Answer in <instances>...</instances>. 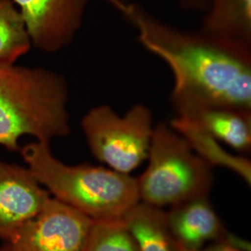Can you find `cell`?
<instances>
[{"label": "cell", "mask_w": 251, "mask_h": 251, "mask_svg": "<svg viewBox=\"0 0 251 251\" xmlns=\"http://www.w3.org/2000/svg\"><path fill=\"white\" fill-rule=\"evenodd\" d=\"M170 125L209 166L223 167L233 171L251 185V163L248 158L227 152L214 137L187 118L176 117Z\"/></svg>", "instance_id": "cell-13"}, {"label": "cell", "mask_w": 251, "mask_h": 251, "mask_svg": "<svg viewBox=\"0 0 251 251\" xmlns=\"http://www.w3.org/2000/svg\"><path fill=\"white\" fill-rule=\"evenodd\" d=\"M166 214L171 233L182 249L198 250L208 243H226L231 236L208 197L171 206Z\"/></svg>", "instance_id": "cell-9"}, {"label": "cell", "mask_w": 251, "mask_h": 251, "mask_svg": "<svg viewBox=\"0 0 251 251\" xmlns=\"http://www.w3.org/2000/svg\"><path fill=\"white\" fill-rule=\"evenodd\" d=\"M81 127L92 154L113 171L129 174L147 159L153 133L152 111L135 104L124 116L101 104L91 108Z\"/></svg>", "instance_id": "cell-5"}, {"label": "cell", "mask_w": 251, "mask_h": 251, "mask_svg": "<svg viewBox=\"0 0 251 251\" xmlns=\"http://www.w3.org/2000/svg\"><path fill=\"white\" fill-rule=\"evenodd\" d=\"M50 145L36 141L21 147L20 153L57 200L92 221L120 219L140 201L137 178L103 167L66 165L54 156Z\"/></svg>", "instance_id": "cell-3"}, {"label": "cell", "mask_w": 251, "mask_h": 251, "mask_svg": "<svg viewBox=\"0 0 251 251\" xmlns=\"http://www.w3.org/2000/svg\"><path fill=\"white\" fill-rule=\"evenodd\" d=\"M69 98L68 82L60 73L0 64V146L20 152L24 136L47 144L68 136Z\"/></svg>", "instance_id": "cell-2"}, {"label": "cell", "mask_w": 251, "mask_h": 251, "mask_svg": "<svg viewBox=\"0 0 251 251\" xmlns=\"http://www.w3.org/2000/svg\"><path fill=\"white\" fill-rule=\"evenodd\" d=\"M181 251H242L230 244L225 242L211 243L209 246H205L198 250H185L181 248Z\"/></svg>", "instance_id": "cell-17"}, {"label": "cell", "mask_w": 251, "mask_h": 251, "mask_svg": "<svg viewBox=\"0 0 251 251\" xmlns=\"http://www.w3.org/2000/svg\"><path fill=\"white\" fill-rule=\"evenodd\" d=\"M107 1L137 29L144 49L170 67L173 109L210 103L251 110V47L171 26L135 2Z\"/></svg>", "instance_id": "cell-1"}, {"label": "cell", "mask_w": 251, "mask_h": 251, "mask_svg": "<svg viewBox=\"0 0 251 251\" xmlns=\"http://www.w3.org/2000/svg\"><path fill=\"white\" fill-rule=\"evenodd\" d=\"M50 198L27 167L0 158V239L35 217Z\"/></svg>", "instance_id": "cell-8"}, {"label": "cell", "mask_w": 251, "mask_h": 251, "mask_svg": "<svg viewBox=\"0 0 251 251\" xmlns=\"http://www.w3.org/2000/svg\"><path fill=\"white\" fill-rule=\"evenodd\" d=\"M177 1L182 9L192 10V11L205 12L210 4V0H177Z\"/></svg>", "instance_id": "cell-16"}, {"label": "cell", "mask_w": 251, "mask_h": 251, "mask_svg": "<svg viewBox=\"0 0 251 251\" xmlns=\"http://www.w3.org/2000/svg\"><path fill=\"white\" fill-rule=\"evenodd\" d=\"M25 20L32 46L59 52L80 30L89 0H12Z\"/></svg>", "instance_id": "cell-7"}, {"label": "cell", "mask_w": 251, "mask_h": 251, "mask_svg": "<svg viewBox=\"0 0 251 251\" xmlns=\"http://www.w3.org/2000/svg\"><path fill=\"white\" fill-rule=\"evenodd\" d=\"M85 251H139L122 218L93 221Z\"/></svg>", "instance_id": "cell-15"}, {"label": "cell", "mask_w": 251, "mask_h": 251, "mask_svg": "<svg viewBox=\"0 0 251 251\" xmlns=\"http://www.w3.org/2000/svg\"><path fill=\"white\" fill-rule=\"evenodd\" d=\"M200 30L251 47V0H210Z\"/></svg>", "instance_id": "cell-12"}, {"label": "cell", "mask_w": 251, "mask_h": 251, "mask_svg": "<svg viewBox=\"0 0 251 251\" xmlns=\"http://www.w3.org/2000/svg\"><path fill=\"white\" fill-rule=\"evenodd\" d=\"M177 117L193 121L236 152H251V110L210 103H187L174 108Z\"/></svg>", "instance_id": "cell-10"}, {"label": "cell", "mask_w": 251, "mask_h": 251, "mask_svg": "<svg viewBox=\"0 0 251 251\" xmlns=\"http://www.w3.org/2000/svg\"><path fill=\"white\" fill-rule=\"evenodd\" d=\"M25 20L12 0H0V64H14L31 50Z\"/></svg>", "instance_id": "cell-14"}, {"label": "cell", "mask_w": 251, "mask_h": 251, "mask_svg": "<svg viewBox=\"0 0 251 251\" xmlns=\"http://www.w3.org/2000/svg\"><path fill=\"white\" fill-rule=\"evenodd\" d=\"M0 251H11L10 248H9V245L4 243V245L2 247H0Z\"/></svg>", "instance_id": "cell-18"}, {"label": "cell", "mask_w": 251, "mask_h": 251, "mask_svg": "<svg viewBox=\"0 0 251 251\" xmlns=\"http://www.w3.org/2000/svg\"><path fill=\"white\" fill-rule=\"evenodd\" d=\"M147 159L146 170L137 178L140 201L162 208L209 196L212 167L170 124L154 126Z\"/></svg>", "instance_id": "cell-4"}, {"label": "cell", "mask_w": 251, "mask_h": 251, "mask_svg": "<svg viewBox=\"0 0 251 251\" xmlns=\"http://www.w3.org/2000/svg\"><path fill=\"white\" fill-rule=\"evenodd\" d=\"M93 221L50 198L32 219L1 240L11 251H85Z\"/></svg>", "instance_id": "cell-6"}, {"label": "cell", "mask_w": 251, "mask_h": 251, "mask_svg": "<svg viewBox=\"0 0 251 251\" xmlns=\"http://www.w3.org/2000/svg\"><path fill=\"white\" fill-rule=\"evenodd\" d=\"M139 251H181L171 233L166 211L139 201L122 217Z\"/></svg>", "instance_id": "cell-11"}]
</instances>
